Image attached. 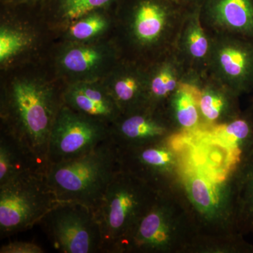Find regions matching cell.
<instances>
[{
    "label": "cell",
    "mask_w": 253,
    "mask_h": 253,
    "mask_svg": "<svg viewBox=\"0 0 253 253\" xmlns=\"http://www.w3.org/2000/svg\"><path fill=\"white\" fill-rule=\"evenodd\" d=\"M0 73V131L22 143L46 172L48 143L63 104L64 83L47 60Z\"/></svg>",
    "instance_id": "cell-1"
},
{
    "label": "cell",
    "mask_w": 253,
    "mask_h": 253,
    "mask_svg": "<svg viewBox=\"0 0 253 253\" xmlns=\"http://www.w3.org/2000/svg\"><path fill=\"white\" fill-rule=\"evenodd\" d=\"M191 11L169 0H119L113 38L122 58L149 66L174 51Z\"/></svg>",
    "instance_id": "cell-2"
},
{
    "label": "cell",
    "mask_w": 253,
    "mask_h": 253,
    "mask_svg": "<svg viewBox=\"0 0 253 253\" xmlns=\"http://www.w3.org/2000/svg\"><path fill=\"white\" fill-rule=\"evenodd\" d=\"M199 235L192 208L179 184L160 193L138 224L126 253H191Z\"/></svg>",
    "instance_id": "cell-3"
},
{
    "label": "cell",
    "mask_w": 253,
    "mask_h": 253,
    "mask_svg": "<svg viewBox=\"0 0 253 253\" xmlns=\"http://www.w3.org/2000/svg\"><path fill=\"white\" fill-rule=\"evenodd\" d=\"M121 170L119 151L111 138L89 154L50 165L46 176L59 202H74L97 211L106 189Z\"/></svg>",
    "instance_id": "cell-4"
},
{
    "label": "cell",
    "mask_w": 253,
    "mask_h": 253,
    "mask_svg": "<svg viewBox=\"0 0 253 253\" xmlns=\"http://www.w3.org/2000/svg\"><path fill=\"white\" fill-rule=\"evenodd\" d=\"M161 192L121 169L110 183L96 212L102 236L101 253H126L138 224Z\"/></svg>",
    "instance_id": "cell-5"
},
{
    "label": "cell",
    "mask_w": 253,
    "mask_h": 253,
    "mask_svg": "<svg viewBox=\"0 0 253 253\" xmlns=\"http://www.w3.org/2000/svg\"><path fill=\"white\" fill-rule=\"evenodd\" d=\"M56 41L40 4H1L0 72L46 61Z\"/></svg>",
    "instance_id": "cell-6"
},
{
    "label": "cell",
    "mask_w": 253,
    "mask_h": 253,
    "mask_svg": "<svg viewBox=\"0 0 253 253\" xmlns=\"http://www.w3.org/2000/svg\"><path fill=\"white\" fill-rule=\"evenodd\" d=\"M234 178L217 182L181 167L179 183L192 208L200 237L217 239L243 234L236 221Z\"/></svg>",
    "instance_id": "cell-7"
},
{
    "label": "cell",
    "mask_w": 253,
    "mask_h": 253,
    "mask_svg": "<svg viewBox=\"0 0 253 253\" xmlns=\"http://www.w3.org/2000/svg\"><path fill=\"white\" fill-rule=\"evenodd\" d=\"M168 139L180 158L181 167L217 182L233 179L249 157L208 126L176 132Z\"/></svg>",
    "instance_id": "cell-8"
},
{
    "label": "cell",
    "mask_w": 253,
    "mask_h": 253,
    "mask_svg": "<svg viewBox=\"0 0 253 253\" xmlns=\"http://www.w3.org/2000/svg\"><path fill=\"white\" fill-rule=\"evenodd\" d=\"M58 203L46 173H28L0 185L1 237L31 229Z\"/></svg>",
    "instance_id": "cell-9"
},
{
    "label": "cell",
    "mask_w": 253,
    "mask_h": 253,
    "mask_svg": "<svg viewBox=\"0 0 253 253\" xmlns=\"http://www.w3.org/2000/svg\"><path fill=\"white\" fill-rule=\"evenodd\" d=\"M121 59L112 36L91 42L56 41L47 61L56 76L66 84L101 81Z\"/></svg>",
    "instance_id": "cell-10"
},
{
    "label": "cell",
    "mask_w": 253,
    "mask_h": 253,
    "mask_svg": "<svg viewBox=\"0 0 253 253\" xmlns=\"http://www.w3.org/2000/svg\"><path fill=\"white\" fill-rule=\"evenodd\" d=\"M42 222L60 252L101 253L102 236L94 210L79 203L59 202Z\"/></svg>",
    "instance_id": "cell-11"
},
{
    "label": "cell",
    "mask_w": 253,
    "mask_h": 253,
    "mask_svg": "<svg viewBox=\"0 0 253 253\" xmlns=\"http://www.w3.org/2000/svg\"><path fill=\"white\" fill-rule=\"evenodd\" d=\"M109 137V125L81 114L63 103L49 136L47 167L89 154Z\"/></svg>",
    "instance_id": "cell-12"
},
{
    "label": "cell",
    "mask_w": 253,
    "mask_h": 253,
    "mask_svg": "<svg viewBox=\"0 0 253 253\" xmlns=\"http://www.w3.org/2000/svg\"><path fill=\"white\" fill-rule=\"evenodd\" d=\"M208 75L240 96L253 91V41L226 34H211Z\"/></svg>",
    "instance_id": "cell-13"
},
{
    "label": "cell",
    "mask_w": 253,
    "mask_h": 253,
    "mask_svg": "<svg viewBox=\"0 0 253 253\" xmlns=\"http://www.w3.org/2000/svg\"><path fill=\"white\" fill-rule=\"evenodd\" d=\"M118 151L121 169L146 181L158 191L179 185L181 160L168 138L155 144Z\"/></svg>",
    "instance_id": "cell-14"
},
{
    "label": "cell",
    "mask_w": 253,
    "mask_h": 253,
    "mask_svg": "<svg viewBox=\"0 0 253 253\" xmlns=\"http://www.w3.org/2000/svg\"><path fill=\"white\" fill-rule=\"evenodd\" d=\"M175 132L165 110L148 106L121 114L110 126V138L120 149L155 144Z\"/></svg>",
    "instance_id": "cell-15"
},
{
    "label": "cell",
    "mask_w": 253,
    "mask_h": 253,
    "mask_svg": "<svg viewBox=\"0 0 253 253\" xmlns=\"http://www.w3.org/2000/svg\"><path fill=\"white\" fill-rule=\"evenodd\" d=\"M200 6L186 15L174 51L186 73L185 82L199 84L207 75L211 49V33L200 18Z\"/></svg>",
    "instance_id": "cell-16"
},
{
    "label": "cell",
    "mask_w": 253,
    "mask_h": 253,
    "mask_svg": "<svg viewBox=\"0 0 253 253\" xmlns=\"http://www.w3.org/2000/svg\"><path fill=\"white\" fill-rule=\"evenodd\" d=\"M200 18L211 34H226L253 41V0H203Z\"/></svg>",
    "instance_id": "cell-17"
},
{
    "label": "cell",
    "mask_w": 253,
    "mask_h": 253,
    "mask_svg": "<svg viewBox=\"0 0 253 253\" xmlns=\"http://www.w3.org/2000/svg\"><path fill=\"white\" fill-rule=\"evenodd\" d=\"M147 66L122 58L111 72L101 80L121 114L147 106Z\"/></svg>",
    "instance_id": "cell-18"
},
{
    "label": "cell",
    "mask_w": 253,
    "mask_h": 253,
    "mask_svg": "<svg viewBox=\"0 0 253 253\" xmlns=\"http://www.w3.org/2000/svg\"><path fill=\"white\" fill-rule=\"evenodd\" d=\"M63 99L74 111L109 126L121 115L101 81L65 84Z\"/></svg>",
    "instance_id": "cell-19"
},
{
    "label": "cell",
    "mask_w": 253,
    "mask_h": 253,
    "mask_svg": "<svg viewBox=\"0 0 253 253\" xmlns=\"http://www.w3.org/2000/svg\"><path fill=\"white\" fill-rule=\"evenodd\" d=\"M201 126H214L228 122L242 111L241 96L215 78L206 75L198 84Z\"/></svg>",
    "instance_id": "cell-20"
},
{
    "label": "cell",
    "mask_w": 253,
    "mask_h": 253,
    "mask_svg": "<svg viewBox=\"0 0 253 253\" xmlns=\"http://www.w3.org/2000/svg\"><path fill=\"white\" fill-rule=\"evenodd\" d=\"M186 80L185 69L174 51L151 63L147 66L148 106L165 110L171 95Z\"/></svg>",
    "instance_id": "cell-21"
},
{
    "label": "cell",
    "mask_w": 253,
    "mask_h": 253,
    "mask_svg": "<svg viewBox=\"0 0 253 253\" xmlns=\"http://www.w3.org/2000/svg\"><path fill=\"white\" fill-rule=\"evenodd\" d=\"M31 172L46 173V170L22 143L0 131V185Z\"/></svg>",
    "instance_id": "cell-22"
},
{
    "label": "cell",
    "mask_w": 253,
    "mask_h": 253,
    "mask_svg": "<svg viewBox=\"0 0 253 253\" xmlns=\"http://www.w3.org/2000/svg\"><path fill=\"white\" fill-rule=\"evenodd\" d=\"M119 0H44L40 3L42 14L55 32L99 10L113 9Z\"/></svg>",
    "instance_id": "cell-23"
},
{
    "label": "cell",
    "mask_w": 253,
    "mask_h": 253,
    "mask_svg": "<svg viewBox=\"0 0 253 253\" xmlns=\"http://www.w3.org/2000/svg\"><path fill=\"white\" fill-rule=\"evenodd\" d=\"M199 96L197 84L184 82L168 99L165 111L176 132L191 130L202 125Z\"/></svg>",
    "instance_id": "cell-24"
},
{
    "label": "cell",
    "mask_w": 253,
    "mask_h": 253,
    "mask_svg": "<svg viewBox=\"0 0 253 253\" xmlns=\"http://www.w3.org/2000/svg\"><path fill=\"white\" fill-rule=\"evenodd\" d=\"M115 9L99 10L73 21L56 32V41L91 42L112 37Z\"/></svg>",
    "instance_id": "cell-25"
},
{
    "label": "cell",
    "mask_w": 253,
    "mask_h": 253,
    "mask_svg": "<svg viewBox=\"0 0 253 253\" xmlns=\"http://www.w3.org/2000/svg\"><path fill=\"white\" fill-rule=\"evenodd\" d=\"M234 179L238 227L244 235L253 234V154L240 166Z\"/></svg>",
    "instance_id": "cell-26"
},
{
    "label": "cell",
    "mask_w": 253,
    "mask_h": 253,
    "mask_svg": "<svg viewBox=\"0 0 253 253\" xmlns=\"http://www.w3.org/2000/svg\"><path fill=\"white\" fill-rule=\"evenodd\" d=\"M208 126L246 156L253 154V105L228 122Z\"/></svg>",
    "instance_id": "cell-27"
},
{
    "label": "cell",
    "mask_w": 253,
    "mask_h": 253,
    "mask_svg": "<svg viewBox=\"0 0 253 253\" xmlns=\"http://www.w3.org/2000/svg\"><path fill=\"white\" fill-rule=\"evenodd\" d=\"M39 245L28 241H11L0 249V253H43Z\"/></svg>",
    "instance_id": "cell-28"
},
{
    "label": "cell",
    "mask_w": 253,
    "mask_h": 253,
    "mask_svg": "<svg viewBox=\"0 0 253 253\" xmlns=\"http://www.w3.org/2000/svg\"><path fill=\"white\" fill-rule=\"evenodd\" d=\"M186 10H194L201 6L203 0H169Z\"/></svg>",
    "instance_id": "cell-29"
},
{
    "label": "cell",
    "mask_w": 253,
    "mask_h": 253,
    "mask_svg": "<svg viewBox=\"0 0 253 253\" xmlns=\"http://www.w3.org/2000/svg\"><path fill=\"white\" fill-rule=\"evenodd\" d=\"M2 5H35L42 2L44 0H0Z\"/></svg>",
    "instance_id": "cell-30"
},
{
    "label": "cell",
    "mask_w": 253,
    "mask_h": 253,
    "mask_svg": "<svg viewBox=\"0 0 253 253\" xmlns=\"http://www.w3.org/2000/svg\"></svg>",
    "instance_id": "cell-31"
},
{
    "label": "cell",
    "mask_w": 253,
    "mask_h": 253,
    "mask_svg": "<svg viewBox=\"0 0 253 253\" xmlns=\"http://www.w3.org/2000/svg\"><path fill=\"white\" fill-rule=\"evenodd\" d=\"M252 105H253V100Z\"/></svg>",
    "instance_id": "cell-32"
}]
</instances>
